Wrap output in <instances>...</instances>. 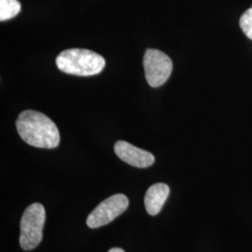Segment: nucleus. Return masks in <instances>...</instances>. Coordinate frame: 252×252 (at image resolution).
<instances>
[{
    "instance_id": "1",
    "label": "nucleus",
    "mask_w": 252,
    "mask_h": 252,
    "mask_svg": "<svg viewBox=\"0 0 252 252\" xmlns=\"http://www.w3.org/2000/svg\"><path fill=\"white\" fill-rule=\"evenodd\" d=\"M21 138L30 146L54 149L60 143V134L54 122L45 114L35 110L23 111L16 121Z\"/></svg>"
},
{
    "instance_id": "2",
    "label": "nucleus",
    "mask_w": 252,
    "mask_h": 252,
    "mask_svg": "<svg viewBox=\"0 0 252 252\" xmlns=\"http://www.w3.org/2000/svg\"><path fill=\"white\" fill-rule=\"evenodd\" d=\"M55 62L62 72L82 77L99 74L106 64L100 54L86 49L65 50L57 56Z\"/></svg>"
},
{
    "instance_id": "3",
    "label": "nucleus",
    "mask_w": 252,
    "mask_h": 252,
    "mask_svg": "<svg viewBox=\"0 0 252 252\" xmlns=\"http://www.w3.org/2000/svg\"><path fill=\"white\" fill-rule=\"evenodd\" d=\"M45 219V208L41 204L34 203L27 207L20 224V245L24 251H32L41 242Z\"/></svg>"
},
{
    "instance_id": "4",
    "label": "nucleus",
    "mask_w": 252,
    "mask_h": 252,
    "mask_svg": "<svg viewBox=\"0 0 252 252\" xmlns=\"http://www.w3.org/2000/svg\"><path fill=\"white\" fill-rule=\"evenodd\" d=\"M145 77L150 86L159 87L169 79L173 69L171 59L161 51L149 49L143 59Z\"/></svg>"
},
{
    "instance_id": "5",
    "label": "nucleus",
    "mask_w": 252,
    "mask_h": 252,
    "mask_svg": "<svg viewBox=\"0 0 252 252\" xmlns=\"http://www.w3.org/2000/svg\"><path fill=\"white\" fill-rule=\"evenodd\" d=\"M129 206V200L123 193L114 194L101 202L87 218V225L95 229L107 225L124 213Z\"/></svg>"
},
{
    "instance_id": "6",
    "label": "nucleus",
    "mask_w": 252,
    "mask_h": 252,
    "mask_svg": "<svg viewBox=\"0 0 252 252\" xmlns=\"http://www.w3.org/2000/svg\"><path fill=\"white\" fill-rule=\"evenodd\" d=\"M114 152L124 162L138 168H146L153 165L155 158L153 153H149L126 141L120 140L114 146Z\"/></svg>"
},
{
    "instance_id": "7",
    "label": "nucleus",
    "mask_w": 252,
    "mask_h": 252,
    "mask_svg": "<svg viewBox=\"0 0 252 252\" xmlns=\"http://www.w3.org/2000/svg\"><path fill=\"white\" fill-rule=\"evenodd\" d=\"M169 191V187L165 183H156L148 189L144 203L146 210L151 216H156L162 210Z\"/></svg>"
},
{
    "instance_id": "8",
    "label": "nucleus",
    "mask_w": 252,
    "mask_h": 252,
    "mask_svg": "<svg viewBox=\"0 0 252 252\" xmlns=\"http://www.w3.org/2000/svg\"><path fill=\"white\" fill-rule=\"evenodd\" d=\"M21 10L18 0H0V21L4 22L14 18Z\"/></svg>"
},
{
    "instance_id": "9",
    "label": "nucleus",
    "mask_w": 252,
    "mask_h": 252,
    "mask_svg": "<svg viewBox=\"0 0 252 252\" xmlns=\"http://www.w3.org/2000/svg\"><path fill=\"white\" fill-rule=\"evenodd\" d=\"M239 25L244 34L252 39V7L251 9H247L242 14Z\"/></svg>"
},
{
    "instance_id": "10",
    "label": "nucleus",
    "mask_w": 252,
    "mask_h": 252,
    "mask_svg": "<svg viewBox=\"0 0 252 252\" xmlns=\"http://www.w3.org/2000/svg\"><path fill=\"white\" fill-rule=\"evenodd\" d=\"M108 252H125V251L120 249V248H113V249L109 250Z\"/></svg>"
}]
</instances>
